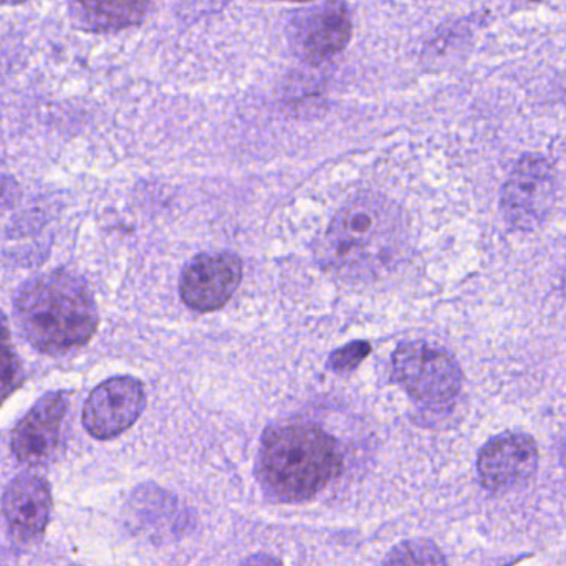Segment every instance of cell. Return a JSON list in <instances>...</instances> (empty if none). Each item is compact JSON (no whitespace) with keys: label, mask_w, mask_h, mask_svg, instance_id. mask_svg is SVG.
I'll return each mask as SVG.
<instances>
[{"label":"cell","mask_w":566,"mask_h":566,"mask_svg":"<svg viewBox=\"0 0 566 566\" xmlns=\"http://www.w3.org/2000/svg\"><path fill=\"white\" fill-rule=\"evenodd\" d=\"M13 318L30 345L49 355L82 348L98 328L95 298L66 272L36 275L17 290Z\"/></svg>","instance_id":"1"},{"label":"cell","mask_w":566,"mask_h":566,"mask_svg":"<svg viewBox=\"0 0 566 566\" xmlns=\"http://www.w3.org/2000/svg\"><path fill=\"white\" fill-rule=\"evenodd\" d=\"M336 442L312 426L269 429L259 452V478L283 502H302L322 491L339 471Z\"/></svg>","instance_id":"2"},{"label":"cell","mask_w":566,"mask_h":566,"mask_svg":"<svg viewBox=\"0 0 566 566\" xmlns=\"http://www.w3.org/2000/svg\"><path fill=\"white\" fill-rule=\"evenodd\" d=\"M326 264L345 277L388 271L401 255L402 228L389 202L358 198L342 209L325 238Z\"/></svg>","instance_id":"3"},{"label":"cell","mask_w":566,"mask_h":566,"mask_svg":"<svg viewBox=\"0 0 566 566\" xmlns=\"http://www.w3.org/2000/svg\"><path fill=\"white\" fill-rule=\"evenodd\" d=\"M392 376L412 399L429 408L451 405L462 386L458 361L428 342H406L392 355Z\"/></svg>","instance_id":"4"},{"label":"cell","mask_w":566,"mask_h":566,"mask_svg":"<svg viewBox=\"0 0 566 566\" xmlns=\"http://www.w3.org/2000/svg\"><path fill=\"white\" fill-rule=\"evenodd\" d=\"M352 12L343 0H323L298 10L289 23V45L306 65H322L348 46Z\"/></svg>","instance_id":"5"},{"label":"cell","mask_w":566,"mask_h":566,"mask_svg":"<svg viewBox=\"0 0 566 566\" xmlns=\"http://www.w3.org/2000/svg\"><path fill=\"white\" fill-rule=\"evenodd\" d=\"M557 195V175L551 161L525 155L502 188L501 211L509 224L534 231L551 214Z\"/></svg>","instance_id":"6"},{"label":"cell","mask_w":566,"mask_h":566,"mask_svg":"<svg viewBox=\"0 0 566 566\" xmlns=\"http://www.w3.org/2000/svg\"><path fill=\"white\" fill-rule=\"evenodd\" d=\"M145 388L132 376H115L93 389L83 406V426L99 441L132 428L145 409Z\"/></svg>","instance_id":"7"},{"label":"cell","mask_w":566,"mask_h":566,"mask_svg":"<svg viewBox=\"0 0 566 566\" xmlns=\"http://www.w3.org/2000/svg\"><path fill=\"white\" fill-rule=\"evenodd\" d=\"M242 281L241 259L231 252H206L192 259L181 275L182 302L196 312L222 308Z\"/></svg>","instance_id":"8"},{"label":"cell","mask_w":566,"mask_h":566,"mask_svg":"<svg viewBox=\"0 0 566 566\" xmlns=\"http://www.w3.org/2000/svg\"><path fill=\"white\" fill-rule=\"evenodd\" d=\"M537 465V444L524 432H504L495 436L479 455L482 484L492 492L518 488L534 475Z\"/></svg>","instance_id":"9"},{"label":"cell","mask_w":566,"mask_h":566,"mask_svg":"<svg viewBox=\"0 0 566 566\" xmlns=\"http://www.w3.org/2000/svg\"><path fill=\"white\" fill-rule=\"evenodd\" d=\"M69 392H46L20 419L12 432V452L20 462L43 464L52 458L69 408Z\"/></svg>","instance_id":"10"},{"label":"cell","mask_w":566,"mask_h":566,"mask_svg":"<svg viewBox=\"0 0 566 566\" xmlns=\"http://www.w3.org/2000/svg\"><path fill=\"white\" fill-rule=\"evenodd\" d=\"M3 515L22 541H32L45 531L52 512L49 484L35 474H22L3 494Z\"/></svg>","instance_id":"11"},{"label":"cell","mask_w":566,"mask_h":566,"mask_svg":"<svg viewBox=\"0 0 566 566\" xmlns=\"http://www.w3.org/2000/svg\"><path fill=\"white\" fill-rule=\"evenodd\" d=\"M151 0H69L70 22L88 33H112L138 25Z\"/></svg>","instance_id":"12"},{"label":"cell","mask_w":566,"mask_h":566,"mask_svg":"<svg viewBox=\"0 0 566 566\" xmlns=\"http://www.w3.org/2000/svg\"><path fill=\"white\" fill-rule=\"evenodd\" d=\"M23 371L10 339L6 316L0 313V406L19 388Z\"/></svg>","instance_id":"13"},{"label":"cell","mask_w":566,"mask_h":566,"mask_svg":"<svg viewBox=\"0 0 566 566\" xmlns=\"http://www.w3.org/2000/svg\"><path fill=\"white\" fill-rule=\"evenodd\" d=\"M382 566H448V562L431 542L412 541L392 548Z\"/></svg>","instance_id":"14"},{"label":"cell","mask_w":566,"mask_h":566,"mask_svg":"<svg viewBox=\"0 0 566 566\" xmlns=\"http://www.w3.org/2000/svg\"><path fill=\"white\" fill-rule=\"evenodd\" d=\"M369 353H371V345L358 339V342L349 343V345L333 352L328 358V366L333 371H352L359 363H363V359L368 358Z\"/></svg>","instance_id":"15"},{"label":"cell","mask_w":566,"mask_h":566,"mask_svg":"<svg viewBox=\"0 0 566 566\" xmlns=\"http://www.w3.org/2000/svg\"><path fill=\"white\" fill-rule=\"evenodd\" d=\"M20 198V186L0 159V216L13 208Z\"/></svg>","instance_id":"16"},{"label":"cell","mask_w":566,"mask_h":566,"mask_svg":"<svg viewBox=\"0 0 566 566\" xmlns=\"http://www.w3.org/2000/svg\"><path fill=\"white\" fill-rule=\"evenodd\" d=\"M181 12L188 19H199L208 13L218 12L229 0H181Z\"/></svg>","instance_id":"17"},{"label":"cell","mask_w":566,"mask_h":566,"mask_svg":"<svg viewBox=\"0 0 566 566\" xmlns=\"http://www.w3.org/2000/svg\"><path fill=\"white\" fill-rule=\"evenodd\" d=\"M241 566H281V564L272 555L259 554L252 555Z\"/></svg>","instance_id":"18"},{"label":"cell","mask_w":566,"mask_h":566,"mask_svg":"<svg viewBox=\"0 0 566 566\" xmlns=\"http://www.w3.org/2000/svg\"><path fill=\"white\" fill-rule=\"evenodd\" d=\"M2 3H9V6H15V3L27 2V0H0Z\"/></svg>","instance_id":"19"},{"label":"cell","mask_w":566,"mask_h":566,"mask_svg":"<svg viewBox=\"0 0 566 566\" xmlns=\"http://www.w3.org/2000/svg\"><path fill=\"white\" fill-rule=\"evenodd\" d=\"M562 464H564V469L566 472V444H565L564 451H562Z\"/></svg>","instance_id":"20"},{"label":"cell","mask_w":566,"mask_h":566,"mask_svg":"<svg viewBox=\"0 0 566 566\" xmlns=\"http://www.w3.org/2000/svg\"><path fill=\"white\" fill-rule=\"evenodd\" d=\"M281 2H312V0H281Z\"/></svg>","instance_id":"21"},{"label":"cell","mask_w":566,"mask_h":566,"mask_svg":"<svg viewBox=\"0 0 566 566\" xmlns=\"http://www.w3.org/2000/svg\"><path fill=\"white\" fill-rule=\"evenodd\" d=\"M527 2H537V0H527Z\"/></svg>","instance_id":"22"}]
</instances>
